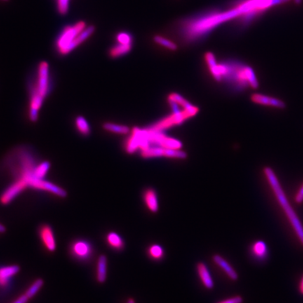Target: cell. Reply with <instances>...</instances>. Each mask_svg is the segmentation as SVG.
I'll return each instance as SVG.
<instances>
[{
	"instance_id": "6da1fadb",
	"label": "cell",
	"mask_w": 303,
	"mask_h": 303,
	"mask_svg": "<svg viewBox=\"0 0 303 303\" xmlns=\"http://www.w3.org/2000/svg\"><path fill=\"white\" fill-rule=\"evenodd\" d=\"M219 70L222 80L226 79L240 90L259 86L257 76L254 70L241 62H229L219 64Z\"/></svg>"
},
{
	"instance_id": "7a4b0ae2",
	"label": "cell",
	"mask_w": 303,
	"mask_h": 303,
	"mask_svg": "<svg viewBox=\"0 0 303 303\" xmlns=\"http://www.w3.org/2000/svg\"><path fill=\"white\" fill-rule=\"evenodd\" d=\"M264 173L266 178H267L268 184L270 186L275 198L278 200V204L282 207L283 212H284L285 215L288 218V222L292 224V229H294L298 238H299L300 242L303 246L302 224H301L295 210L290 206V202L286 196L283 188L278 182L276 174H274L270 167H266L264 170Z\"/></svg>"
},
{
	"instance_id": "3957f363",
	"label": "cell",
	"mask_w": 303,
	"mask_h": 303,
	"mask_svg": "<svg viewBox=\"0 0 303 303\" xmlns=\"http://www.w3.org/2000/svg\"><path fill=\"white\" fill-rule=\"evenodd\" d=\"M198 112V108L192 106L189 108L184 109L180 112H174L172 116L160 120L158 122L148 128L152 132H162V130L170 128V127L180 124L186 120L196 116Z\"/></svg>"
},
{
	"instance_id": "277c9868",
	"label": "cell",
	"mask_w": 303,
	"mask_h": 303,
	"mask_svg": "<svg viewBox=\"0 0 303 303\" xmlns=\"http://www.w3.org/2000/svg\"><path fill=\"white\" fill-rule=\"evenodd\" d=\"M31 90L45 98L50 90V68L46 62H42L38 68L36 81L30 86Z\"/></svg>"
},
{
	"instance_id": "5b68a950",
	"label": "cell",
	"mask_w": 303,
	"mask_h": 303,
	"mask_svg": "<svg viewBox=\"0 0 303 303\" xmlns=\"http://www.w3.org/2000/svg\"><path fill=\"white\" fill-rule=\"evenodd\" d=\"M86 27L85 22H76L74 26H68L64 30V32L59 36L56 42L57 50L59 54L62 53V50L68 46L80 33L82 32Z\"/></svg>"
},
{
	"instance_id": "8992f818",
	"label": "cell",
	"mask_w": 303,
	"mask_h": 303,
	"mask_svg": "<svg viewBox=\"0 0 303 303\" xmlns=\"http://www.w3.org/2000/svg\"><path fill=\"white\" fill-rule=\"evenodd\" d=\"M70 252L74 258L80 261L90 260L94 254L92 244L86 240H78L74 241L70 246Z\"/></svg>"
},
{
	"instance_id": "52a82bcc",
	"label": "cell",
	"mask_w": 303,
	"mask_h": 303,
	"mask_svg": "<svg viewBox=\"0 0 303 303\" xmlns=\"http://www.w3.org/2000/svg\"><path fill=\"white\" fill-rule=\"evenodd\" d=\"M25 182L20 179H16L14 182L8 186L0 196V202L2 204L6 205L11 203L16 196H18L22 192L27 189Z\"/></svg>"
},
{
	"instance_id": "ba28073f",
	"label": "cell",
	"mask_w": 303,
	"mask_h": 303,
	"mask_svg": "<svg viewBox=\"0 0 303 303\" xmlns=\"http://www.w3.org/2000/svg\"><path fill=\"white\" fill-rule=\"evenodd\" d=\"M39 235L46 250L50 252H54L56 249V241L52 227L48 224H43L40 228Z\"/></svg>"
},
{
	"instance_id": "9c48e42d",
	"label": "cell",
	"mask_w": 303,
	"mask_h": 303,
	"mask_svg": "<svg viewBox=\"0 0 303 303\" xmlns=\"http://www.w3.org/2000/svg\"><path fill=\"white\" fill-rule=\"evenodd\" d=\"M20 271V268L16 264L0 267V288H6L11 284L12 278Z\"/></svg>"
},
{
	"instance_id": "30bf717a",
	"label": "cell",
	"mask_w": 303,
	"mask_h": 303,
	"mask_svg": "<svg viewBox=\"0 0 303 303\" xmlns=\"http://www.w3.org/2000/svg\"><path fill=\"white\" fill-rule=\"evenodd\" d=\"M250 99H252V102L259 104V105L270 106V107L278 109H284L286 107L284 101L280 100L276 98L268 96L262 95V94H252Z\"/></svg>"
},
{
	"instance_id": "8fae6325",
	"label": "cell",
	"mask_w": 303,
	"mask_h": 303,
	"mask_svg": "<svg viewBox=\"0 0 303 303\" xmlns=\"http://www.w3.org/2000/svg\"><path fill=\"white\" fill-rule=\"evenodd\" d=\"M95 31V27L94 26H90V27L86 28L82 32L80 33L79 36H76V39L73 40L72 42L68 46L66 47L62 50V53L60 54L62 55H67L73 50H76V47L79 46L81 44H82L84 42L86 41L90 36H92V34Z\"/></svg>"
},
{
	"instance_id": "7c38bea8",
	"label": "cell",
	"mask_w": 303,
	"mask_h": 303,
	"mask_svg": "<svg viewBox=\"0 0 303 303\" xmlns=\"http://www.w3.org/2000/svg\"><path fill=\"white\" fill-rule=\"evenodd\" d=\"M142 198L144 205L151 213L156 214L159 212V200L156 192L153 188H148L144 192Z\"/></svg>"
},
{
	"instance_id": "4fadbf2b",
	"label": "cell",
	"mask_w": 303,
	"mask_h": 303,
	"mask_svg": "<svg viewBox=\"0 0 303 303\" xmlns=\"http://www.w3.org/2000/svg\"><path fill=\"white\" fill-rule=\"evenodd\" d=\"M196 272H198V278L201 280L204 286L206 289H210V290L214 288V282L213 278H212V274H210V270H208L204 262H198L196 264Z\"/></svg>"
},
{
	"instance_id": "5bb4252c",
	"label": "cell",
	"mask_w": 303,
	"mask_h": 303,
	"mask_svg": "<svg viewBox=\"0 0 303 303\" xmlns=\"http://www.w3.org/2000/svg\"><path fill=\"white\" fill-rule=\"evenodd\" d=\"M213 261L218 267L220 268L227 274L228 278L232 281H236L238 280V272L234 270V268L232 267L231 264L226 259H224V258L216 254L213 256Z\"/></svg>"
},
{
	"instance_id": "9a60e30c",
	"label": "cell",
	"mask_w": 303,
	"mask_h": 303,
	"mask_svg": "<svg viewBox=\"0 0 303 303\" xmlns=\"http://www.w3.org/2000/svg\"><path fill=\"white\" fill-rule=\"evenodd\" d=\"M108 258L105 255H101L97 260L96 280L98 283H104L108 276Z\"/></svg>"
},
{
	"instance_id": "2e32d148",
	"label": "cell",
	"mask_w": 303,
	"mask_h": 303,
	"mask_svg": "<svg viewBox=\"0 0 303 303\" xmlns=\"http://www.w3.org/2000/svg\"><path fill=\"white\" fill-rule=\"evenodd\" d=\"M205 60H206L207 65L210 68V72L215 80L218 82L222 81V76H221L220 70H219V65L217 64L214 54L212 52H207L205 54Z\"/></svg>"
},
{
	"instance_id": "e0dca14e",
	"label": "cell",
	"mask_w": 303,
	"mask_h": 303,
	"mask_svg": "<svg viewBox=\"0 0 303 303\" xmlns=\"http://www.w3.org/2000/svg\"><path fill=\"white\" fill-rule=\"evenodd\" d=\"M106 242L111 248L116 250H123L125 246L124 241L118 233L111 232L106 235Z\"/></svg>"
},
{
	"instance_id": "ac0fdd59",
	"label": "cell",
	"mask_w": 303,
	"mask_h": 303,
	"mask_svg": "<svg viewBox=\"0 0 303 303\" xmlns=\"http://www.w3.org/2000/svg\"><path fill=\"white\" fill-rule=\"evenodd\" d=\"M250 250L252 256L258 260H264L268 256V247L262 241H256L252 244Z\"/></svg>"
},
{
	"instance_id": "d6986e66",
	"label": "cell",
	"mask_w": 303,
	"mask_h": 303,
	"mask_svg": "<svg viewBox=\"0 0 303 303\" xmlns=\"http://www.w3.org/2000/svg\"><path fill=\"white\" fill-rule=\"evenodd\" d=\"M132 44L118 43L110 50V56L112 58H118V57L122 56L128 54L132 50Z\"/></svg>"
},
{
	"instance_id": "ffe728a7",
	"label": "cell",
	"mask_w": 303,
	"mask_h": 303,
	"mask_svg": "<svg viewBox=\"0 0 303 303\" xmlns=\"http://www.w3.org/2000/svg\"><path fill=\"white\" fill-rule=\"evenodd\" d=\"M102 128L107 132L118 134H127L130 132V128L127 126L110 122L104 123Z\"/></svg>"
},
{
	"instance_id": "44dd1931",
	"label": "cell",
	"mask_w": 303,
	"mask_h": 303,
	"mask_svg": "<svg viewBox=\"0 0 303 303\" xmlns=\"http://www.w3.org/2000/svg\"><path fill=\"white\" fill-rule=\"evenodd\" d=\"M76 130L83 136H88L90 134V128L88 122L84 116H78L76 119Z\"/></svg>"
},
{
	"instance_id": "7402d4cb",
	"label": "cell",
	"mask_w": 303,
	"mask_h": 303,
	"mask_svg": "<svg viewBox=\"0 0 303 303\" xmlns=\"http://www.w3.org/2000/svg\"><path fill=\"white\" fill-rule=\"evenodd\" d=\"M148 254L153 260H160L164 256V250L163 247L159 244H152L148 248Z\"/></svg>"
},
{
	"instance_id": "603a6c76",
	"label": "cell",
	"mask_w": 303,
	"mask_h": 303,
	"mask_svg": "<svg viewBox=\"0 0 303 303\" xmlns=\"http://www.w3.org/2000/svg\"><path fill=\"white\" fill-rule=\"evenodd\" d=\"M44 285V281L42 278H38L36 281L33 282L32 284L26 290L25 294L29 299L32 298L34 296L39 292L40 289L42 288Z\"/></svg>"
},
{
	"instance_id": "cb8c5ba5",
	"label": "cell",
	"mask_w": 303,
	"mask_h": 303,
	"mask_svg": "<svg viewBox=\"0 0 303 303\" xmlns=\"http://www.w3.org/2000/svg\"><path fill=\"white\" fill-rule=\"evenodd\" d=\"M50 167V163L48 162L44 161L41 162L36 165V170H34V174L38 178L44 179Z\"/></svg>"
},
{
	"instance_id": "d4e9b609",
	"label": "cell",
	"mask_w": 303,
	"mask_h": 303,
	"mask_svg": "<svg viewBox=\"0 0 303 303\" xmlns=\"http://www.w3.org/2000/svg\"><path fill=\"white\" fill-rule=\"evenodd\" d=\"M168 101H173V102H176L181 107L184 108V109L189 108L192 107V105H191L187 100L184 98L182 96L179 95V94L173 93L170 94L168 97Z\"/></svg>"
},
{
	"instance_id": "484cf974",
	"label": "cell",
	"mask_w": 303,
	"mask_h": 303,
	"mask_svg": "<svg viewBox=\"0 0 303 303\" xmlns=\"http://www.w3.org/2000/svg\"><path fill=\"white\" fill-rule=\"evenodd\" d=\"M154 41L156 42V44H159L165 47V48H168V50H177L178 46L175 43L170 41V40L166 39V38H163V36H154Z\"/></svg>"
},
{
	"instance_id": "4316f807",
	"label": "cell",
	"mask_w": 303,
	"mask_h": 303,
	"mask_svg": "<svg viewBox=\"0 0 303 303\" xmlns=\"http://www.w3.org/2000/svg\"><path fill=\"white\" fill-rule=\"evenodd\" d=\"M118 43L124 44H133V39L130 34L126 32H120L116 36Z\"/></svg>"
},
{
	"instance_id": "83f0119b",
	"label": "cell",
	"mask_w": 303,
	"mask_h": 303,
	"mask_svg": "<svg viewBox=\"0 0 303 303\" xmlns=\"http://www.w3.org/2000/svg\"><path fill=\"white\" fill-rule=\"evenodd\" d=\"M69 0H58V10L62 15H66L68 12Z\"/></svg>"
},
{
	"instance_id": "f1b7e54d",
	"label": "cell",
	"mask_w": 303,
	"mask_h": 303,
	"mask_svg": "<svg viewBox=\"0 0 303 303\" xmlns=\"http://www.w3.org/2000/svg\"><path fill=\"white\" fill-rule=\"evenodd\" d=\"M243 302V298L242 296H236L233 297L229 298L224 300L217 303H242Z\"/></svg>"
},
{
	"instance_id": "f546056e",
	"label": "cell",
	"mask_w": 303,
	"mask_h": 303,
	"mask_svg": "<svg viewBox=\"0 0 303 303\" xmlns=\"http://www.w3.org/2000/svg\"><path fill=\"white\" fill-rule=\"evenodd\" d=\"M295 201L296 203L301 204L303 202V184L300 188L297 194H296Z\"/></svg>"
},
{
	"instance_id": "4dcf8cb0",
	"label": "cell",
	"mask_w": 303,
	"mask_h": 303,
	"mask_svg": "<svg viewBox=\"0 0 303 303\" xmlns=\"http://www.w3.org/2000/svg\"><path fill=\"white\" fill-rule=\"evenodd\" d=\"M29 300V298L24 294L17 298L12 303H27L28 302Z\"/></svg>"
},
{
	"instance_id": "1f68e13d",
	"label": "cell",
	"mask_w": 303,
	"mask_h": 303,
	"mask_svg": "<svg viewBox=\"0 0 303 303\" xmlns=\"http://www.w3.org/2000/svg\"><path fill=\"white\" fill-rule=\"evenodd\" d=\"M299 290L300 294L303 295V276L301 278L300 282Z\"/></svg>"
},
{
	"instance_id": "d6a6232c",
	"label": "cell",
	"mask_w": 303,
	"mask_h": 303,
	"mask_svg": "<svg viewBox=\"0 0 303 303\" xmlns=\"http://www.w3.org/2000/svg\"><path fill=\"white\" fill-rule=\"evenodd\" d=\"M5 231H6V228H5L3 224H0V233L4 232Z\"/></svg>"
},
{
	"instance_id": "836d02e7",
	"label": "cell",
	"mask_w": 303,
	"mask_h": 303,
	"mask_svg": "<svg viewBox=\"0 0 303 303\" xmlns=\"http://www.w3.org/2000/svg\"><path fill=\"white\" fill-rule=\"evenodd\" d=\"M126 303H136V302L133 298H130L127 300Z\"/></svg>"
},
{
	"instance_id": "e575fe53",
	"label": "cell",
	"mask_w": 303,
	"mask_h": 303,
	"mask_svg": "<svg viewBox=\"0 0 303 303\" xmlns=\"http://www.w3.org/2000/svg\"><path fill=\"white\" fill-rule=\"evenodd\" d=\"M296 4H300L302 2V0H294Z\"/></svg>"
},
{
	"instance_id": "d590c367",
	"label": "cell",
	"mask_w": 303,
	"mask_h": 303,
	"mask_svg": "<svg viewBox=\"0 0 303 303\" xmlns=\"http://www.w3.org/2000/svg\"><path fill=\"white\" fill-rule=\"evenodd\" d=\"M3 1H8V0H3Z\"/></svg>"
}]
</instances>
